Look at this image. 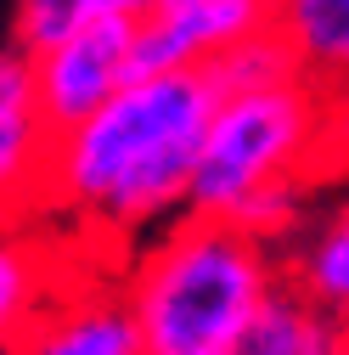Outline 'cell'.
Returning a JSON list of instances; mask_svg holds the SVG:
<instances>
[{
	"instance_id": "14",
	"label": "cell",
	"mask_w": 349,
	"mask_h": 355,
	"mask_svg": "<svg viewBox=\"0 0 349 355\" xmlns=\"http://www.w3.org/2000/svg\"><path fill=\"white\" fill-rule=\"evenodd\" d=\"M338 169L349 175V102H338Z\"/></svg>"
},
{
	"instance_id": "1",
	"label": "cell",
	"mask_w": 349,
	"mask_h": 355,
	"mask_svg": "<svg viewBox=\"0 0 349 355\" xmlns=\"http://www.w3.org/2000/svg\"><path fill=\"white\" fill-rule=\"evenodd\" d=\"M203 68H147L96 113L57 130L39 220L84 259L124 265L192 209V175L214 119Z\"/></svg>"
},
{
	"instance_id": "9",
	"label": "cell",
	"mask_w": 349,
	"mask_h": 355,
	"mask_svg": "<svg viewBox=\"0 0 349 355\" xmlns=\"http://www.w3.org/2000/svg\"><path fill=\"white\" fill-rule=\"evenodd\" d=\"M282 277L321 304L332 322L349 327V192L343 198H316V209L298 220V232L276 243Z\"/></svg>"
},
{
	"instance_id": "8",
	"label": "cell",
	"mask_w": 349,
	"mask_h": 355,
	"mask_svg": "<svg viewBox=\"0 0 349 355\" xmlns=\"http://www.w3.org/2000/svg\"><path fill=\"white\" fill-rule=\"evenodd\" d=\"M73 248L39 214H0V355H12L39 304L68 277Z\"/></svg>"
},
{
	"instance_id": "15",
	"label": "cell",
	"mask_w": 349,
	"mask_h": 355,
	"mask_svg": "<svg viewBox=\"0 0 349 355\" xmlns=\"http://www.w3.org/2000/svg\"><path fill=\"white\" fill-rule=\"evenodd\" d=\"M343 355H349V338H343Z\"/></svg>"
},
{
	"instance_id": "11",
	"label": "cell",
	"mask_w": 349,
	"mask_h": 355,
	"mask_svg": "<svg viewBox=\"0 0 349 355\" xmlns=\"http://www.w3.org/2000/svg\"><path fill=\"white\" fill-rule=\"evenodd\" d=\"M343 338L349 327L332 322L321 304H310L282 277V288L259 304V316L248 322L231 355H343Z\"/></svg>"
},
{
	"instance_id": "3",
	"label": "cell",
	"mask_w": 349,
	"mask_h": 355,
	"mask_svg": "<svg viewBox=\"0 0 349 355\" xmlns=\"http://www.w3.org/2000/svg\"><path fill=\"white\" fill-rule=\"evenodd\" d=\"M147 355H231L282 288V254L259 232L186 209L118 265Z\"/></svg>"
},
{
	"instance_id": "13",
	"label": "cell",
	"mask_w": 349,
	"mask_h": 355,
	"mask_svg": "<svg viewBox=\"0 0 349 355\" xmlns=\"http://www.w3.org/2000/svg\"><path fill=\"white\" fill-rule=\"evenodd\" d=\"M158 0H17V12H12V28H17V46H46V40H57L62 28H73L79 17H91V12H129V17H141L152 12Z\"/></svg>"
},
{
	"instance_id": "6",
	"label": "cell",
	"mask_w": 349,
	"mask_h": 355,
	"mask_svg": "<svg viewBox=\"0 0 349 355\" xmlns=\"http://www.w3.org/2000/svg\"><path fill=\"white\" fill-rule=\"evenodd\" d=\"M271 28V0H158L136 23V57L147 68H208L237 40Z\"/></svg>"
},
{
	"instance_id": "2",
	"label": "cell",
	"mask_w": 349,
	"mask_h": 355,
	"mask_svg": "<svg viewBox=\"0 0 349 355\" xmlns=\"http://www.w3.org/2000/svg\"><path fill=\"white\" fill-rule=\"evenodd\" d=\"M338 175V102L304 73H282L220 91L192 175V209L282 243Z\"/></svg>"
},
{
	"instance_id": "5",
	"label": "cell",
	"mask_w": 349,
	"mask_h": 355,
	"mask_svg": "<svg viewBox=\"0 0 349 355\" xmlns=\"http://www.w3.org/2000/svg\"><path fill=\"white\" fill-rule=\"evenodd\" d=\"M12 355H147L124 277L79 254V265H68V277L39 304Z\"/></svg>"
},
{
	"instance_id": "4",
	"label": "cell",
	"mask_w": 349,
	"mask_h": 355,
	"mask_svg": "<svg viewBox=\"0 0 349 355\" xmlns=\"http://www.w3.org/2000/svg\"><path fill=\"white\" fill-rule=\"evenodd\" d=\"M136 23L141 17H129V12H91L73 28H62L57 40H46V46H28L39 107H46V119L57 130L96 113L107 96H118L141 73Z\"/></svg>"
},
{
	"instance_id": "12",
	"label": "cell",
	"mask_w": 349,
	"mask_h": 355,
	"mask_svg": "<svg viewBox=\"0 0 349 355\" xmlns=\"http://www.w3.org/2000/svg\"><path fill=\"white\" fill-rule=\"evenodd\" d=\"M203 73L214 79V91H248V85H271V79L298 73V68H293V57L282 46V34L276 28H259V34L237 40L226 57H214Z\"/></svg>"
},
{
	"instance_id": "7",
	"label": "cell",
	"mask_w": 349,
	"mask_h": 355,
	"mask_svg": "<svg viewBox=\"0 0 349 355\" xmlns=\"http://www.w3.org/2000/svg\"><path fill=\"white\" fill-rule=\"evenodd\" d=\"M57 124L39 107L23 46L0 51V214H39Z\"/></svg>"
},
{
	"instance_id": "10",
	"label": "cell",
	"mask_w": 349,
	"mask_h": 355,
	"mask_svg": "<svg viewBox=\"0 0 349 355\" xmlns=\"http://www.w3.org/2000/svg\"><path fill=\"white\" fill-rule=\"evenodd\" d=\"M271 28L304 79L349 102V0H271Z\"/></svg>"
}]
</instances>
